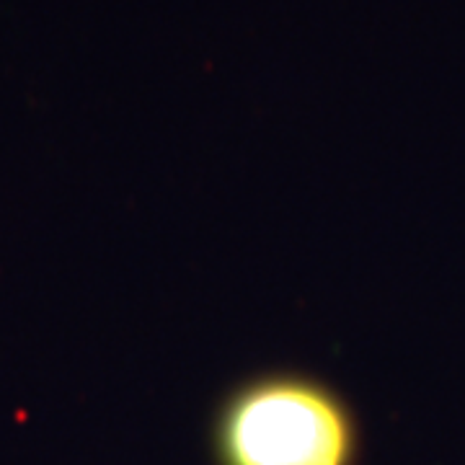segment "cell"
Here are the masks:
<instances>
[{
	"label": "cell",
	"mask_w": 465,
	"mask_h": 465,
	"mask_svg": "<svg viewBox=\"0 0 465 465\" xmlns=\"http://www.w3.org/2000/svg\"><path fill=\"white\" fill-rule=\"evenodd\" d=\"M225 465H351L357 434L329 388L295 375L251 382L220 419Z\"/></svg>",
	"instance_id": "6da1fadb"
}]
</instances>
